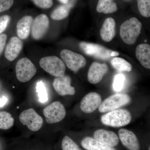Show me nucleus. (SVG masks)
I'll return each instance as SVG.
<instances>
[{
    "label": "nucleus",
    "mask_w": 150,
    "mask_h": 150,
    "mask_svg": "<svg viewBox=\"0 0 150 150\" xmlns=\"http://www.w3.org/2000/svg\"><path fill=\"white\" fill-rule=\"evenodd\" d=\"M36 72L37 69L35 65L28 58L20 59L16 66L17 79L21 82H27L30 80Z\"/></svg>",
    "instance_id": "4"
},
{
    "label": "nucleus",
    "mask_w": 150,
    "mask_h": 150,
    "mask_svg": "<svg viewBox=\"0 0 150 150\" xmlns=\"http://www.w3.org/2000/svg\"><path fill=\"white\" fill-rule=\"evenodd\" d=\"M7 39V35L6 34L4 33L0 35V56L2 54L5 47Z\"/></svg>",
    "instance_id": "32"
},
{
    "label": "nucleus",
    "mask_w": 150,
    "mask_h": 150,
    "mask_svg": "<svg viewBox=\"0 0 150 150\" xmlns=\"http://www.w3.org/2000/svg\"><path fill=\"white\" fill-rule=\"evenodd\" d=\"M138 7L140 13L146 18L150 16V0H137Z\"/></svg>",
    "instance_id": "26"
},
{
    "label": "nucleus",
    "mask_w": 150,
    "mask_h": 150,
    "mask_svg": "<svg viewBox=\"0 0 150 150\" xmlns=\"http://www.w3.org/2000/svg\"><path fill=\"white\" fill-rule=\"evenodd\" d=\"M43 112L46 122L49 124L60 122L66 115L64 106L61 102L57 101L45 108Z\"/></svg>",
    "instance_id": "7"
},
{
    "label": "nucleus",
    "mask_w": 150,
    "mask_h": 150,
    "mask_svg": "<svg viewBox=\"0 0 150 150\" xmlns=\"http://www.w3.org/2000/svg\"><path fill=\"white\" fill-rule=\"evenodd\" d=\"M93 136L96 139L111 147L116 146L119 143L118 136L112 131L99 129L94 132Z\"/></svg>",
    "instance_id": "16"
},
{
    "label": "nucleus",
    "mask_w": 150,
    "mask_h": 150,
    "mask_svg": "<svg viewBox=\"0 0 150 150\" xmlns=\"http://www.w3.org/2000/svg\"><path fill=\"white\" fill-rule=\"evenodd\" d=\"M142 23L138 19L133 17L127 20L121 24L120 35L124 43L128 45L134 44L141 33Z\"/></svg>",
    "instance_id": "1"
},
{
    "label": "nucleus",
    "mask_w": 150,
    "mask_h": 150,
    "mask_svg": "<svg viewBox=\"0 0 150 150\" xmlns=\"http://www.w3.org/2000/svg\"><path fill=\"white\" fill-rule=\"evenodd\" d=\"M71 78L69 76H65L60 77H56L53 83V86L55 91L60 95H74L75 89L71 86Z\"/></svg>",
    "instance_id": "12"
},
{
    "label": "nucleus",
    "mask_w": 150,
    "mask_h": 150,
    "mask_svg": "<svg viewBox=\"0 0 150 150\" xmlns=\"http://www.w3.org/2000/svg\"><path fill=\"white\" fill-rule=\"evenodd\" d=\"M131 115L129 110L118 109L109 111L101 117L102 123L112 127H120L128 125L131 122Z\"/></svg>",
    "instance_id": "2"
},
{
    "label": "nucleus",
    "mask_w": 150,
    "mask_h": 150,
    "mask_svg": "<svg viewBox=\"0 0 150 150\" xmlns=\"http://www.w3.org/2000/svg\"><path fill=\"white\" fill-rule=\"evenodd\" d=\"M80 46L83 51L88 55L102 59H106L110 58L111 51L103 46L97 44L81 42Z\"/></svg>",
    "instance_id": "11"
},
{
    "label": "nucleus",
    "mask_w": 150,
    "mask_h": 150,
    "mask_svg": "<svg viewBox=\"0 0 150 150\" xmlns=\"http://www.w3.org/2000/svg\"><path fill=\"white\" fill-rule=\"evenodd\" d=\"M14 119L9 112L0 111V129L8 130L14 125Z\"/></svg>",
    "instance_id": "23"
},
{
    "label": "nucleus",
    "mask_w": 150,
    "mask_h": 150,
    "mask_svg": "<svg viewBox=\"0 0 150 150\" xmlns=\"http://www.w3.org/2000/svg\"><path fill=\"white\" fill-rule=\"evenodd\" d=\"M61 2L63 3V4H67L69 3V0H59Z\"/></svg>",
    "instance_id": "35"
},
{
    "label": "nucleus",
    "mask_w": 150,
    "mask_h": 150,
    "mask_svg": "<svg viewBox=\"0 0 150 150\" xmlns=\"http://www.w3.org/2000/svg\"><path fill=\"white\" fill-rule=\"evenodd\" d=\"M8 101V98L7 97L3 96L0 97V108L4 106Z\"/></svg>",
    "instance_id": "33"
},
{
    "label": "nucleus",
    "mask_w": 150,
    "mask_h": 150,
    "mask_svg": "<svg viewBox=\"0 0 150 150\" xmlns=\"http://www.w3.org/2000/svg\"><path fill=\"white\" fill-rule=\"evenodd\" d=\"M131 100V97L126 94L113 95L101 103V105L98 108V110L101 112L112 111L128 104Z\"/></svg>",
    "instance_id": "6"
},
{
    "label": "nucleus",
    "mask_w": 150,
    "mask_h": 150,
    "mask_svg": "<svg viewBox=\"0 0 150 150\" xmlns=\"http://www.w3.org/2000/svg\"><path fill=\"white\" fill-rule=\"evenodd\" d=\"M144 41H145V42H146L147 40H145Z\"/></svg>",
    "instance_id": "36"
},
{
    "label": "nucleus",
    "mask_w": 150,
    "mask_h": 150,
    "mask_svg": "<svg viewBox=\"0 0 150 150\" xmlns=\"http://www.w3.org/2000/svg\"><path fill=\"white\" fill-rule=\"evenodd\" d=\"M33 20L32 16H25L18 22L16 25L17 33L20 39L25 40L28 37Z\"/></svg>",
    "instance_id": "17"
},
{
    "label": "nucleus",
    "mask_w": 150,
    "mask_h": 150,
    "mask_svg": "<svg viewBox=\"0 0 150 150\" xmlns=\"http://www.w3.org/2000/svg\"><path fill=\"white\" fill-rule=\"evenodd\" d=\"M60 56L67 67L74 72L83 68L86 64L85 58L82 55L68 49L62 50Z\"/></svg>",
    "instance_id": "5"
},
{
    "label": "nucleus",
    "mask_w": 150,
    "mask_h": 150,
    "mask_svg": "<svg viewBox=\"0 0 150 150\" xmlns=\"http://www.w3.org/2000/svg\"><path fill=\"white\" fill-rule=\"evenodd\" d=\"M101 103L102 99L99 94L96 92L89 93L81 100V109L85 113H92L99 107Z\"/></svg>",
    "instance_id": "10"
},
{
    "label": "nucleus",
    "mask_w": 150,
    "mask_h": 150,
    "mask_svg": "<svg viewBox=\"0 0 150 150\" xmlns=\"http://www.w3.org/2000/svg\"><path fill=\"white\" fill-rule=\"evenodd\" d=\"M111 64L112 67L118 71L130 72L132 70V65L123 58L115 57L111 60Z\"/></svg>",
    "instance_id": "24"
},
{
    "label": "nucleus",
    "mask_w": 150,
    "mask_h": 150,
    "mask_svg": "<svg viewBox=\"0 0 150 150\" xmlns=\"http://www.w3.org/2000/svg\"><path fill=\"white\" fill-rule=\"evenodd\" d=\"M119 53L117 51H112L111 54H110V56L111 57H113V56H119Z\"/></svg>",
    "instance_id": "34"
},
{
    "label": "nucleus",
    "mask_w": 150,
    "mask_h": 150,
    "mask_svg": "<svg viewBox=\"0 0 150 150\" xmlns=\"http://www.w3.org/2000/svg\"><path fill=\"white\" fill-rule=\"evenodd\" d=\"M13 3L14 0H0V13L9 9Z\"/></svg>",
    "instance_id": "31"
},
{
    "label": "nucleus",
    "mask_w": 150,
    "mask_h": 150,
    "mask_svg": "<svg viewBox=\"0 0 150 150\" xmlns=\"http://www.w3.org/2000/svg\"><path fill=\"white\" fill-rule=\"evenodd\" d=\"M71 6L69 4L62 5L55 9L51 14L52 19L56 21H60L64 19L69 16Z\"/></svg>",
    "instance_id": "22"
},
{
    "label": "nucleus",
    "mask_w": 150,
    "mask_h": 150,
    "mask_svg": "<svg viewBox=\"0 0 150 150\" xmlns=\"http://www.w3.org/2000/svg\"><path fill=\"white\" fill-rule=\"evenodd\" d=\"M36 89L39 102L41 103L47 102L48 100V92L45 84L42 81L38 82Z\"/></svg>",
    "instance_id": "25"
},
{
    "label": "nucleus",
    "mask_w": 150,
    "mask_h": 150,
    "mask_svg": "<svg viewBox=\"0 0 150 150\" xmlns=\"http://www.w3.org/2000/svg\"><path fill=\"white\" fill-rule=\"evenodd\" d=\"M115 33V23L111 18L104 21L100 30V37L105 42H110L114 37Z\"/></svg>",
    "instance_id": "18"
},
{
    "label": "nucleus",
    "mask_w": 150,
    "mask_h": 150,
    "mask_svg": "<svg viewBox=\"0 0 150 150\" xmlns=\"http://www.w3.org/2000/svg\"><path fill=\"white\" fill-rule=\"evenodd\" d=\"M108 70V67L106 64L93 62L90 67L88 74V81L92 84L98 83L102 79Z\"/></svg>",
    "instance_id": "14"
},
{
    "label": "nucleus",
    "mask_w": 150,
    "mask_h": 150,
    "mask_svg": "<svg viewBox=\"0 0 150 150\" xmlns=\"http://www.w3.org/2000/svg\"><path fill=\"white\" fill-rule=\"evenodd\" d=\"M62 150H82L69 136H65L62 143Z\"/></svg>",
    "instance_id": "27"
},
{
    "label": "nucleus",
    "mask_w": 150,
    "mask_h": 150,
    "mask_svg": "<svg viewBox=\"0 0 150 150\" xmlns=\"http://www.w3.org/2000/svg\"><path fill=\"white\" fill-rule=\"evenodd\" d=\"M82 146L86 150H116L91 137H85L81 142Z\"/></svg>",
    "instance_id": "20"
},
{
    "label": "nucleus",
    "mask_w": 150,
    "mask_h": 150,
    "mask_svg": "<svg viewBox=\"0 0 150 150\" xmlns=\"http://www.w3.org/2000/svg\"><path fill=\"white\" fill-rule=\"evenodd\" d=\"M126 81V77L124 75L118 74L114 78L112 87L114 91H121L123 89Z\"/></svg>",
    "instance_id": "28"
},
{
    "label": "nucleus",
    "mask_w": 150,
    "mask_h": 150,
    "mask_svg": "<svg viewBox=\"0 0 150 150\" xmlns=\"http://www.w3.org/2000/svg\"><path fill=\"white\" fill-rule=\"evenodd\" d=\"M49 25L48 16L41 14L33 20L31 28V33L33 39L36 40L41 39L46 35Z\"/></svg>",
    "instance_id": "9"
},
{
    "label": "nucleus",
    "mask_w": 150,
    "mask_h": 150,
    "mask_svg": "<svg viewBox=\"0 0 150 150\" xmlns=\"http://www.w3.org/2000/svg\"><path fill=\"white\" fill-rule=\"evenodd\" d=\"M150 147H149V150H150Z\"/></svg>",
    "instance_id": "37"
},
{
    "label": "nucleus",
    "mask_w": 150,
    "mask_h": 150,
    "mask_svg": "<svg viewBox=\"0 0 150 150\" xmlns=\"http://www.w3.org/2000/svg\"><path fill=\"white\" fill-rule=\"evenodd\" d=\"M10 20V16L8 15H4L0 17V35L5 30Z\"/></svg>",
    "instance_id": "30"
},
{
    "label": "nucleus",
    "mask_w": 150,
    "mask_h": 150,
    "mask_svg": "<svg viewBox=\"0 0 150 150\" xmlns=\"http://www.w3.org/2000/svg\"><path fill=\"white\" fill-rule=\"evenodd\" d=\"M118 9L117 5L114 0H98L96 10L99 13H112Z\"/></svg>",
    "instance_id": "21"
},
{
    "label": "nucleus",
    "mask_w": 150,
    "mask_h": 150,
    "mask_svg": "<svg viewBox=\"0 0 150 150\" xmlns=\"http://www.w3.org/2000/svg\"><path fill=\"white\" fill-rule=\"evenodd\" d=\"M20 121L33 131H38L43 125V119L33 108L25 110L21 113Z\"/></svg>",
    "instance_id": "8"
},
{
    "label": "nucleus",
    "mask_w": 150,
    "mask_h": 150,
    "mask_svg": "<svg viewBox=\"0 0 150 150\" xmlns=\"http://www.w3.org/2000/svg\"><path fill=\"white\" fill-rule=\"evenodd\" d=\"M40 67L46 72L56 77L65 75L66 67L62 59L56 56H46L40 59Z\"/></svg>",
    "instance_id": "3"
},
{
    "label": "nucleus",
    "mask_w": 150,
    "mask_h": 150,
    "mask_svg": "<svg viewBox=\"0 0 150 150\" xmlns=\"http://www.w3.org/2000/svg\"><path fill=\"white\" fill-rule=\"evenodd\" d=\"M137 59L146 69H150V46L147 43L138 45L136 49Z\"/></svg>",
    "instance_id": "19"
},
{
    "label": "nucleus",
    "mask_w": 150,
    "mask_h": 150,
    "mask_svg": "<svg viewBox=\"0 0 150 150\" xmlns=\"http://www.w3.org/2000/svg\"><path fill=\"white\" fill-rule=\"evenodd\" d=\"M38 7L43 9L50 8L53 6V0H31Z\"/></svg>",
    "instance_id": "29"
},
{
    "label": "nucleus",
    "mask_w": 150,
    "mask_h": 150,
    "mask_svg": "<svg viewBox=\"0 0 150 150\" xmlns=\"http://www.w3.org/2000/svg\"><path fill=\"white\" fill-rule=\"evenodd\" d=\"M23 47L22 41L17 37H12L8 41L5 50V56L10 62L15 60Z\"/></svg>",
    "instance_id": "15"
},
{
    "label": "nucleus",
    "mask_w": 150,
    "mask_h": 150,
    "mask_svg": "<svg viewBox=\"0 0 150 150\" xmlns=\"http://www.w3.org/2000/svg\"><path fill=\"white\" fill-rule=\"evenodd\" d=\"M118 138L122 144L129 150H140L139 139L135 134L128 129H122L118 132Z\"/></svg>",
    "instance_id": "13"
}]
</instances>
